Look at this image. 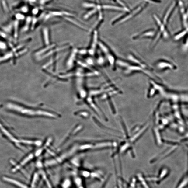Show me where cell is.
I'll return each mask as SVG.
<instances>
[{"label":"cell","instance_id":"cell-6","mask_svg":"<svg viewBox=\"0 0 188 188\" xmlns=\"http://www.w3.org/2000/svg\"><path fill=\"white\" fill-rule=\"evenodd\" d=\"M188 183V180L186 178H184V179L182 181V182L180 183L177 188H183L185 186H186V185H187Z\"/></svg>","mask_w":188,"mask_h":188},{"label":"cell","instance_id":"cell-4","mask_svg":"<svg viewBox=\"0 0 188 188\" xmlns=\"http://www.w3.org/2000/svg\"><path fill=\"white\" fill-rule=\"evenodd\" d=\"M155 31H149L148 32H146L145 33H144L143 34H141L140 35V37H153L154 35L155 34Z\"/></svg>","mask_w":188,"mask_h":188},{"label":"cell","instance_id":"cell-5","mask_svg":"<svg viewBox=\"0 0 188 188\" xmlns=\"http://www.w3.org/2000/svg\"><path fill=\"white\" fill-rule=\"evenodd\" d=\"M71 182L68 179H66L64 180L62 183V186L64 188H69L70 187Z\"/></svg>","mask_w":188,"mask_h":188},{"label":"cell","instance_id":"cell-3","mask_svg":"<svg viewBox=\"0 0 188 188\" xmlns=\"http://www.w3.org/2000/svg\"><path fill=\"white\" fill-rule=\"evenodd\" d=\"M187 30H186L182 31V32L178 33V34L175 35L174 37V39L176 40L180 39L181 38L184 37V36L187 34Z\"/></svg>","mask_w":188,"mask_h":188},{"label":"cell","instance_id":"cell-2","mask_svg":"<svg viewBox=\"0 0 188 188\" xmlns=\"http://www.w3.org/2000/svg\"><path fill=\"white\" fill-rule=\"evenodd\" d=\"M158 68L160 69H165V68L169 69L173 68V66L172 64L169 62L165 61H161L158 63L157 64Z\"/></svg>","mask_w":188,"mask_h":188},{"label":"cell","instance_id":"cell-1","mask_svg":"<svg viewBox=\"0 0 188 188\" xmlns=\"http://www.w3.org/2000/svg\"><path fill=\"white\" fill-rule=\"evenodd\" d=\"M3 179L5 181L12 183L20 188H28L26 185L23 184V183L15 180L11 179V178L4 177H3Z\"/></svg>","mask_w":188,"mask_h":188}]
</instances>
